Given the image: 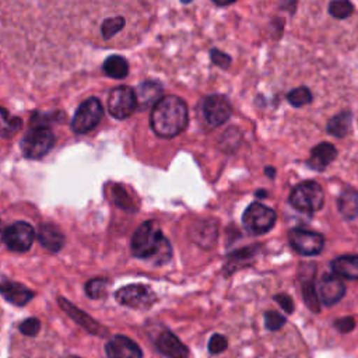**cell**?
Returning <instances> with one entry per match:
<instances>
[{"label":"cell","instance_id":"cell-1","mask_svg":"<svg viewBox=\"0 0 358 358\" xmlns=\"http://www.w3.org/2000/svg\"><path fill=\"white\" fill-rule=\"evenodd\" d=\"M189 122L186 102L176 96L162 98L151 110L150 124L154 133L162 138H171L180 134Z\"/></svg>","mask_w":358,"mask_h":358},{"label":"cell","instance_id":"cell-2","mask_svg":"<svg viewBox=\"0 0 358 358\" xmlns=\"http://www.w3.org/2000/svg\"><path fill=\"white\" fill-rule=\"evenodd\" d=\"M131 253L138 259H154L155 264H164L171 259L172 249L157 221H144L131 236Z\"/></svg>","mask_w":358,"mask_h":358},{"label":"cell","instance_id":"cell-3","mask_svg":"<svg viewBox=\"0 0 358 358\" xmlns=\"http://www.w3.org/2000/svg\"><path fill=\"white\" fill-rule=\"evenodd\" d=\"M289 203L294 208L302 213H315L323 207V189L317 182L313 180L301 182L291 190Z\"/></svg>","mask_w":358,"mask_h":358},{"label":"cell","instance_id":"cell-4","mask_svg":"<svg viewBox=\"0 0 358 358\" xmlns=\"http://www.w3.org/2000/svg\"><path fill=\"white\" fill-rule=\"evenodd\" d=\"M55 145V134L48 126H31L21 140V151L29 159L45 157Z\"/></svg>","mask_w":358,"mask_h":358},{"label":"cell","instance_id":"cell-5","mask_svg":"<svg viewBox=\"0 0 358 358\" xmlns=\"http://www.w3.org/2000/svg\"><path fill=\"white\" fill-rule=\"evenodd\" d=\"M275 220L277 215L274 210L262 204L260 201L250 203L242 215L243 227L248 232L255 235L268 232L274 227Z\"/></svg>","mask_w":358,"mask_h":358},{"label":"cell","instance_id":"cell-6","mask_svg":"<svg viewBox=\"0 0 358 358\" xmlns=\"http://www.w3.org/2000/svg\"><path fill=\"white\" fill-rule=\"evenodd\" d=\"M117 303L131 309H150L157 301V294L150 285L145 284H129L119 288L115 292Z\"/></svg>","mask_w":358,"mask_h":358},{"label":"cell","instance_id":"cell-7","mask_svg":"<svg viewBox=\"0 0 358 358\" xmlns=\"http://www.w3.org/2000/svg\"><path fill=\"white\" fill-rule=\"evenodd\" d=\"M102 115L103 109L101 101L95 96H91L78 105L71 119V130L76 134H85L101 122Z\"/></svg>","mask_w":358,"mask_h":358},{"label":"cell","instance_id":"cell-8","mask_svg":"<svg viewBox=\"0 0 358 358\" xmlns=\"http://www.w3.org/2000/svg\"><path fill=\"white\" fill-rule=\"evenodd\" d=\"M137 106V96L133 88L127 85H120L110 91L108 98V110L115 119L122 120L129 117Z\"/></svg>","mask_w":358,"mask_h":358},{"label":"cell","instance_id":"cell-9","mask_svg":"<svg viewBox=\"0 0 358 358\" xmlns=\"http://www.w3.org/2000/svg\"><path fill=\"white\" fill-rule=\"evenodd\" d=\"M288 241L292 249L303 256L319 255L324 246V238L322 234L303 228L291 229L288 234Z\"/></svg>","mask_w":358,"mask_h":358},{"label":"cell","instance_id":"cell-10","mask_svg":"<svg viewBox=\"0 0 358 358\" xmlns=\"http://www.w3.org/2000/svg\"><path fill=\"white\" fill-rule=\"evenodd\" d=\"M34 228L25 221H15L3 231V242L13 252H27L34 242Z\"/></svg>","mask_w":358,"mask_h":358},{"label":"cell","instance_id":"cell-11","mask_svg":"<svg viewBox=\"0 0 358 358\" xmlns=\"http://www.w3.org/2000/svg\"><path fill=\"white\" fill-rule=\"evenodd\" d=\"M201 110H203V116H204L206 122L213 127L221 126L231 116V105H229L228 99L220 94L207 96L203 101Z\"/></svg>","mask_w":358,"mask_h":358},{"label":"cell","instance_id":"cell-12","mask_svg":"<svg viewBox=\"0 0 358 358\" xmlns=\"http://www.w3.org/2000/svg\"><path fill=\"white\" fill-rule=\"evenodd\" d=\"M59 301V305L60 308L77 323L80 324L85 331H88L90 334L92 336H96V337H106L109 334L108 329L105 326H102L101 323H98L94 317H91L88 313H85L84 310L78 309L77 306H74L70 301H67L66 298L63 296H59L57 298Z\"/></svg>","mask_w":358,"mask_h":358},{"label":"cell","instance_id":"cell-13","mask_svg":"<svg viewBox=\"0 0 358 358\" xmlns=\"http://www.w3.org/2000/svg\"><path fill=\"white\" fill-rule=\"evenodd\" d=\"M106 358H144L141 347L130 337L115 334L105 343Z\"/></svg>","mask_w":358,"mask_h":358},{"label":"cell","instance_id":"cell-14","mask_svg":"<svg viewBox=\"0 0 358 358\" xmlns=\"http://www.w3.org/2000/svg\"><path fill=\"white\" fill-rule=\"evenodd\" d=\"M316 289L320 302L326 306L336 305L345 295V285L336 274H323Z\"/></svg>","mask_w":358,"mask_h":358},{"label":"cell","instance_id":"cell-15","mask_svg":"<svg viewBox=\"0 0 358 358\" xmlns=\"http://www.w3.org/2000/svg\"><path fill=\"white\" fill-rule=\"evenodd\" d=\"M155 347L166 358H189L187 345L169 329L162 330L157 336Z\"/></svg>","mask_w":358,"mask_h":358},{"label":"cell","instance_id":"cell-16","mask_svg":"<svg viewBox=\"0 0 358 358\" xmlns=\"http://www.w3.org/2000/svg\"><path fill=\"white\" fill-rule=\"evenodd\" d=\"M301 289H302V296L305 301V305L308 309L313 313L320 312V299L317 295V289L315 287V273H316V264L309 263V268H303L301 266Z\"/></svg>","mask_w":358,"mask_h":358},{"label":"cell","instance_id":"cell-17","mask_svg":"<svg viewBox=\"0 0 358 358\" xmlns=\"http://www.w3.org/2000/svg\"><path fill=\"white\" fill-rule=\"evenodd\" d=\"M0 291H1L3 298L15 306H24L35 296L34 291H31L25 285L15 282V281L6 280V278L1 280Z\"/></svg>","mask_w":358,"mask_h":358},{"label":"cell","instance_id":"cell-18","mask_svg":"<svg viewBox=\"0 0 358 358\" xmlns=\"http://www.w3.org/2000/svg\"><path fill=\"white\" fill-rule=\"evenodd\" d=\"M337 157V150L331 143H320L310 150L306 165L313 171H324Z\"/></svg>","mask_w":358,"mask_h":358},{"label":"cell","instance_id":"cell-19","mask_svg":"<svg viewBox=\"0 0 358 358\" xmlns=\"http://www.w3.org/2000/svg\"><path fill=\"white\" fill-rule=\"evenodd\" d=\"M190 236L197 245L203 248H211L218 236L217 221L207 218L196 222L190 231Z\"/></svg>","mask_w":358,"mask_h":358},{"label":"cell","instance_id":"cell-20","mask_svg":"<svg viewBox=\"0 0 358 358\" xmlns=\"http://www.w3.org/2000/svg\"><path fill=\"white\" fill-rule=\"evenodd\" d=\"M162 85L158 81H143L136 91L137 103L140 109H145L148 106H155L162 98Z\"/></svg>","mask_w":358,"mask_h":358},{"label":"cell","instance_id":"cell-21","mask_svg":"<svg viewBox=\"0 0 358 358\" xmlns=\"http://www.w3.org/2000/svg\"><path fill=\"white\" fill-rule=\"evenodd\" d=\"M331 271L347 280H358V255L337 256L330 263Z\"/></svg>","mask_w":358,"mask_h":358},{"label":"cell","instance_id":"cell-22","mask_svg":"<svg viewBox=\"0 0 358 358\" xmlns=\"http://www.w3.org/2000/svg\"><path fill=\"white\" fill-rule=\"evenodd\" d=\"M38 241L45 249L50 252H59L64 245V236L62 231L52 224H42L39 227Z\"/></svg>","mask_w":358,"mask_h":358},{"label":"cell","instance_id":"cell-23","mask_svg":"<svg viewBox=\"0 0 358 358\" xmlns=\"http://www.w3.org/2000/svg\"><path fill=\"white\" fill-rule=\"evenodd\" d=\"M337 208L341 217L347 221L358 217V192L344 190L337 200Z\"/></svg>","mask_w":358,"mask_h":358},{"label":"cell","instance_id":"cell-24","mask_svg":"<svg viewBox=\"0 0 358 358\" xmlns=\"http://www.w3.org/2000/svg\"><path fill=\"white\" fill-rule=\"evenodd\" d=\"M351 122H352V113L348 110H343L334 115L327 122L326 130L329 134L334 137H345L351 130Z\"/></svg>","mask_w":358,"mask_h":358},{"label":"cell","instance_id":"cell-25","mask_svg":"<svg viewBox=\"0 0 358 358\" xmlns=\"http://www.w3.org/2000/svg\"><path fill=\"white\" fill-rule=\"evenodd\" d=\"M103 71L106 76L112 77V78H124L129 73V64L126 62V59L120 55H110L105 59L103 66H102Z\"/></svg>","mask_w":358,"mask_h":358},{"label":"cell","instance_id":"cell-26","mask_svg":"<svg viewBox=\"0 0 358 358\" xmlns=\"http://www.w3.org/2000/svg\"><path fill=\"white\" fill-rule=\"evenodd\" d=\"M109 193H110L112 201H113L117 207H120V208H123V210H127V211H133V210H134V201H133V199L130 197V194L127 193V190H126L122 185L113 183V185L110 186Z\"/></svg>","mask_w":358,"mask_h":358},{"label":"cell","instance_id":"cell-27","mask_svg":"<svg viewBox=\"0 0 358 358\" xmlns=\"http://www.w3.org/2000/svg\"><path fill=\"white\" fill-rule=\"evenodd\" d=\"M287 99L292 106L301 108L303 105H308L312 101V92L306 87H298L291 90L287 94Z\"/></svg>","mask_w":358,"mask_h":358},{"label":"cell","instance_id":"cell-28","mask_svg":"<svg viewBox=\"0 0 358 358\" xmlns=\"http://www.w3.org/2000/svg\"><path fill=\"white\" fill-rule=\"evenodd\" d=\"M108 284L109 282L105 278H92L85 284V294L91 299H101L106 295Z\"/></svg>","mask_w":358,"mask_h":358},{"label":"cell","instance_id":"cell-29","mask_svg":"<svg viewBox=\"0 0 358 358\" xmlns=\"http://www.w3.org/2000/svg\"><path fill=\"white\" fill-rule=\"evenodd\" d=\"M354 11V6L347 0H337L329 4V14L337 20H344L350 17Z\"/></svg>","mask_w":358,"mask_h":358},{"label":"cell","instance_id":"cell-30","mask_svg":"<svg viewBox=\"0 0 358 358\" xmlns=\"http://www.w3.org/2000/svg\"><path fill=\"white\" fill-rule=\"evenodd\" d=\"M123 27H124V18H123V17L116 15V17L106 18V20H103V22H102V25H101L102 36H103L105 39H109V38H112L113 35H116Z\"/></svg>","mask_w":358,"mask_h":358},{"label":"cell","instance_id":"cell-31","mask_svg":"<svg viewBox=\"0 0 358 358\" xmlns=\"http://www.w3.org/2000/svg\"><path fill=\"white\" fill-rule=\"evenodd\" d=\"M287 323L285 316H282L281 313L275 312V310H267L264 312V326L267 330L270 331H277L280 330L284 324Z\"/></svg>","mask_w":358,"mask_h":358},{"label":"cell","instance_id":"cell-32","mask_svg":"<svg viewBox=\"0 0 358 358\" xmlns=\"http://www.w3.org/2000/svg\"><path fill=\"white\" fill-rule=\"evenodd\" d=\"M228 348V340L225 336L215 333L210 337L208 344H207V350L211 355H218L221 352H224Z\"/></svg>","mask_w":358,"mask_h":358},{"label":"cell","instance_id":"cell-33","mask_svg":"<svg viewBox=\"0 0 358 358\" xmlns=\"http://www.w3.org/2000/svg\"><path fill=\"white\" fill-rule=\"evenodd\" d=\"M41 320L38 317H27L25 320H22L18 326V330L21 334L27 336V337H34L39 333L41 330Z\"/></svg>","mask_w":358,"mask_h":358},{"label":"cell","instance_id":"cell-34","mask_svg":"<svg viewBox=\"0 0 358 358\" xmlns=\"http://www.w3.org/2000/svg\"><path fill=\"white\" fill-rule=\"evenodd\" d=\"M1 119H3V136L4 137L15 133L21 127V120L15 116L8 117V113L4 108L1 109Z\"/></svg>","mask_w":358,"mask_h":358},{"label":"cell","instance_id":"cell-35","mask_svg":"<svg viewBox=\"0 0 358 358\" xmlns=\"http://www.w3.org/2000/svg\"><path fill=\"white\" fill-rule=\"evenodd\" d=\"M210 57H211V62L221 69H228V66L231 64V57L218 49H211Z\"/></svg>","mask_w":358,"mask_h":358},{"label":"cell","instance_id":"cell-36","mask_svg":"<svg viewBox=\"0 0 358 358\" xmlns=\"http://www.w3.org/2000/svg\"><path fill=\"white\" fill-rule=\"evenodd\" d=\"M334 327L340 333H350L355 327V319L352 316H345L334 320Z\"/></svg>","mask_w":358,"mask_h":358},{"label":"cell","instance_id":"cell-37","mask_svg":"<svg viewBox=\"0 0 358 358\" xmlns=\"http://www.w3.org/2000/svg\"><path fill=\"white\" fill-rule=\"evenodd\" d=\"M274 301L282 308L285 313H292L294 312V301L289 295L287 294H277L274 295Z\"/></svg>","mask_w":358,"mask_h":358},{"label":"cell","instance_id":"cell-38","mask_svg":"<svg viewBox=\"0 0 358 358\" xmlns=\"http://www.w3.org/2000/svg\"><path fill=\"white\" fill-rule=\"evenodd\" d=\"M264 172H266V175H270V178H274V175H275V171L273 169V166H267Z\"/></svg>","mask_w":358,"mask_h":358}]
</instances>
